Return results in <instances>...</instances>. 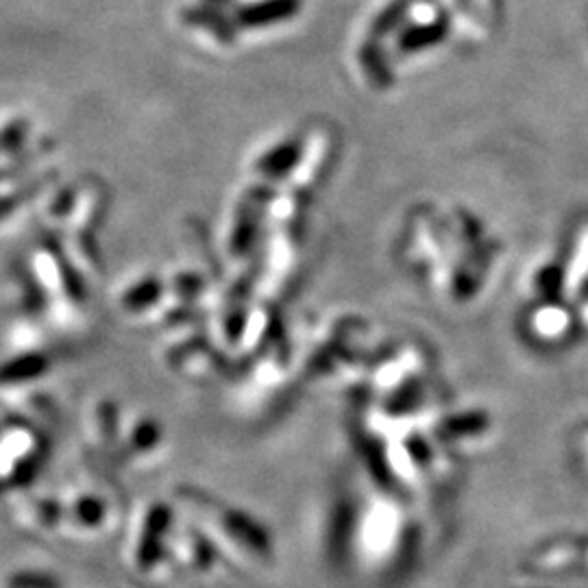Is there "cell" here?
Segmentation results:
<instances>
[{"label": "cell", "mask_w": 588, "mask_h": 588, "mask_svg": "<svg viewBox=\"0 0 588 588\" xmlns=\"http://www.w3.org/2000/svg\"><path fill=\"white\" fill-rule=\"evenodd\" d=\"M3 177H5V173H3V170H0V179H3Z\"/></svg>", "instance_id": "cell-5"}, {"label": "cell", "mask_w": 588, "mask_h": 588, "mask_svg": "<svg viewBox=\"0 0 588 588\" xmlns=\"http://www.w3.org/2000/svg\"><path fill=\"white\" fill-rule=\"evenodd\" d=\"M48 369V360L40 353H27L0 366V384L29 382L33 377H40Z\"/></svg>", "instance_id": "cell-1"}, {"label": "cell", "mask_w": 588, "mask_h": 588, "mask_svg": "<svg viewBox=\"0 0 588 588\" xmlns=\"http://www.w3.org/2000/svg\"><path fill=\"white\" fill-rule=\"evenodd\" d=\"M42 186H46V177L27 183V186H22V190L0 196V220L7 218L9 214H14L24 201L33 199V196L42 190Z\"/></svg>", "instance_id": "cell-2"}, {"label": "cell", "mask_w": 588, "mask_h": 588, "mask_svg": "<svg viewBox=\"0 0 588 588\" xmlns=\"http://www.w3.org/2000/svg\"><path fill=\"white\" fill-rule=\"evenodd\" d=\"M77 196H79V192L72 190L70 186L64 188V190H59L57 196L53 199V203H51V214L53 216H66V214H70L72 210H75V205H77Z\"/></svg>", "instance_id": "cell-4"}, {"label": "cell", "mask_w": 588, "mask_h": 588, "mask_svg": "<svg viewBox=\"0 0 588 588\" xmlns=\"http://www.w3.org/2000/svg\"><path fill=\"white\" fill-rule=\"evenodd\" d=\"M27 133H29V122L24 120L9 122V125L0 131V153L14 155L24 144V140H27Z\"/></svg>", "instance_id": "cell-3"}]
</instances>
